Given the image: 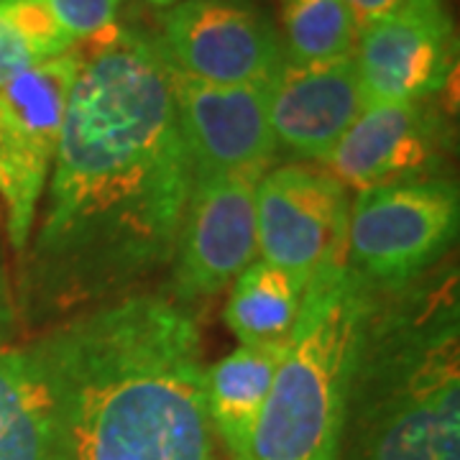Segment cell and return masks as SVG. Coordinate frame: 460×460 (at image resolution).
I'll list each match as a JSON object with an SVG mask.
<instances>
[{
  "label": "cell",
  "instance_id": "5",
  "mask_svg": "<svg viewBox=\"0 0 460 460\" xmlns=\"http://www.w3.org/2000/svg\"><path fill=\"white\" fill-rule=\"evenodd\" d=\"M80 65V51L69 49L0 87V205L18 259L31 243Z\"/></svg>",
  "mask_w": 460,
  "mask_h": 460
},
{
  "label": "cell",
  "instance_id": "9",
  "mask_svg": "<svg viewBox=\"0 0 460 460\" xmlns=\"http://www.w3.org/2000/svg\"><path fill=\"white\" fill-rule=\"evenodd\" d=\"M263 172L192 180L181 217L172 281L181 299L223 292L259 256L256 187Z\"/></svg>",
  "mask_w": 460,
  "mask_h": 460
},
{
  "label": "cell",
  "instance_id": "3",
  "mask_svg": "<svg viewBox=\"0 0 460 460\" xmlns=\"http://www.w3.org/2000/svg\"><path fill=\"white\" fill-rule=\"evenodd\" d=\"M368 299L348 266L314 281L256 425L248 460H341Z\"/></svg>",
  "mask_w": 460,
  "mask_h": 460
},
{
  "label": "cell",
  "instance_id": "2",
  "mask_svg": "<svg viewBox=\"0 0 460 460\" xmlns=\"http://www.w3.org/2000/svg\"><path fill=\"white\" fill-rule=\"evenodd\" d=\"M29 345L62 460H223L202 338L177 302L133 292L69 314Z\"/></svg>",
  "mask_w": 460,
  "mask_h": 460
},
{
  "label": "cell",
  "instance_id": "16",
  "mask_svg": "<svg viewBox=\"0 0 460 460\" xmlns=\"http://www.w3.org/2000/svg\"><path fill=\"white\" fill-rule=\"evenodd\" d=\"M307 287L274 263L256 259L230 284L226 325L241 345H271L292 338Z\"/></svg>",
  "mask_w": 460,
  "mask_h": 460
},
{
  "label": "cell",
  "instance_id": "13",
  "mask_svg": "<svg viewBox=\"0 0 460 460\" xmlns=\"http://www.w3.org/2000/svg\"><path fill=\"white\" fill-rule=\"evenodd\" d=\"M438 126L428 100L366 105L323 164L345 190L356 192L422 180L438 156Z\"/></svg>",
  "mask_w": 460,
  "mask_h": 460
},
{
  "label": "cell",
  "instance_id": "19",
  "mask_svg": "<svg viewBox=\"0 0 460 460\" xmlns=\"http://www.w3.org/2000/svg\"><path fill=\"white\" fill-rule=\"evenodd\" d=\"M62 26V31L77 44L113 26L123 0H44Z\"/></svg>",
  "mask_w": 460,
  "mask_h": 460
},
{
  "label": "cell",
  "instance_id": "12",
  "mask_svg": "<svg viewBox=\"0 0 460 460\" xmlns=\"http://www.w3.org/2000/svg\"><path fill=\"white\" fill-rule=\"evenodd\" d=\"M366 108L356 57L317 65L284 62L269 84V126L277 151L325 162Z\"/></svg>",
  "mask_w": 460,
  "mask_h": 460
},
{
  "label": "cell",
  "instance_id": "11",
  "mask_svg": "<svg viewBox=\"0 0 460 460\" xmlns=\"http://www.w3.org/2000/svg\"><path fill=\"white\" fill-rule=\"evenodd\" d=\"M169 80L192 180L271 166L277 144L269 126V87H217L172 69Z\"/></svg>",
  "mask_w": 460,
  "mask_h": 460
},
{
  "label": "cell",
  "instance_id": "10",
  "mask_svg": "<svg viewBox=\"0 0 460 460\" xmlns=\"http://www.w3.org/2000/svg\"><path fill=\"white\" fill-rule=\"evenodd\" d=\"M353 57L366 105L432 98L456 62V36L443 0H414L394 16L366 23Z\"/></svg>",
  "mask_w": 460,
  "mask_h": 460
},
{
  "label": "cell",
  "instance_id": "17",
  "mask_svg": "<svg viewBox=\"0 0 460 460\" xmlns=\"http://www.w3.org/2000/svg\"><path fill=\"white\" fill-rule=\"evenodd\" d=\"M284 62L317 65L356 51L358 23L345 0H281Z\"/></svg>",
  "mask_w": 460,
  "mask_h": 460
},
{
  "label": "cell",
  "instance_id": "7",
  "mask_svg": "<svg viewBox=\"0 0 460 460\" xmlns=\"http://www.w3.org/2000/svg\"><path fill=\"white\" fill-rule=\"evenodd\" d=\"M154 44L172 72L217 87H269L284 65L259 0H184L166 8Z\"/></svg>",
  "mask_w": 460,
  "mask_h": 460
},
{
  "label": "cell",
  "instance_id": "21",
  "mask_svg": "<svg viewBox=\"0 0 460 460\" xmlns=\"http://www.w3.org/2000/svg\"><path fill=\"white\" fill-rule=\"evenodd\" d=\"M411 3L414 0H345V5L350 8L358 29H363L366 23H374L378 18L394 16V13L404 11Z\"/></svg>",
  "mask_w": 460,
  "mask_h": 460
},
{
  "label": "cell",
  "instance_id": "23",
  "mask_svg": "<svg viewBox=\"0 0 460 460\" xmlns=\"http://www.w3.org/2000/svg\"><path fill=\"white\" fill-rule=\"evenodd\" d=\"M144 3L154 5V8H162V11H166V8H174V5H180V3H184V0H144Z\"/></svg>",
  "mask_w": 460,
  "mask_h": 460
},
{
  "label": "cell",
  "instance_id": "6",
  "mask_svg": "<svg viewBox=\"0 0 460 460\" xmlns=\"http://www.w3.org/2000/svg\"><path fill=\"white\" fill-rule=\"evenodd\" d=\"M458 187L447 180H410L356 195L348 217L345 266L358 281L404 284L453 246Z\"/></svg>",
  "mask_w": 460,
  "mask_h": 460
},
{
  "label": "cell",
  "instance_id": "1",
  "mask_svg": "<svg viewBox=\"0 0 460 460\" xmlns=\"http://www.w3.org/2000/svg\"><path fill=\"white\" fill-rule=\"evenodd\" d=\"M83 54L41 223L23 269L36 317L133 295L172 266L192 190L172 80L154 39L108 26Z\"/></svg>",
  "mask_w": 460,
  "mask_h": 460
},
{
  "label": "cell",
  "instance_id": "4",
  "mask_svg": "<svg viewBox=\"0 0 460 460\" xmlns=\"http://www.w3.org/2000/svg\"><path fill=\"white\" fill-rule=\"evenodd\" d=\"M374 350L371 368L358 363L374 376L358 460H460L456 314Z\"/></svg>",
  "mask_w": 460,
  "mask_h": 460
},
{
  "label": "cell",
  "instance_id": "22",
  "mask_svg": "<svg viewBox=\"0 0 460 460\" xmlns=\"http://www.w3.org/2000/svg\"><path fill=\"white\" fill-rule=\"evenodd\" d=\"M16 323V305H13V295L8 287V277H5V266H3V248H0V343L8 335V330Z\"/></svg>",
  "mask_w": 460,
  "mask_h": 460
},
{
  "label": "cell",
  "instance_id": "8",
  "mask_svg": "<svg viewBox=\"0 0 460 460\" xmlns=\"http://www.w3.org/2000/svg\"><path fill=\"white\" fill-rule=\"evenodd\" d=\"M350 199L328 169L281 164L266 169L256 187L259 256L307 289L345 266Z\"/></svg>",
  "mask_w": 460,
  "mask_h": 460
},
{
  "label": "cell",
  "instance_id": "15",
  "mask_svg": "<svg viewBox=\"0 0 460 460\" xmlns=\"http://www.w3.org/2000/svg\"><path fill=\"white\" fill-rule=\"evenodd\" d=\"M0 460H62L31 345L0 343Z\"/></svg>",
  "mask_w": 460,
  "mask_h": 460
},
{
  "label": "cell",
  "instance_id": "20",
  "mask_svg": "<svg viewBox=\"0 0 460 460\" xmlns=\"http://www.w3.org/2000/svg\"><path fill=\"white\" fill-rule=\"evenodd\" d=\"M39 65L36 54L3 18H0V87L11 83L29 66Z\"/></svg>",
  "mask_w": 460,
  "mask_h": 460
},
{
  "label": "cell",
  "instance_id": "18",
  "mask_svg": "<svg viewBox=\"0 0 460 460\" xmlns=\"http://www.w3.org/2000/svg\"><path fill=\"white\" fill-rule=\"evenodd\" d=\"M0 18L29 44L39 62L75 49V41L62 31L44 0H0Z\"/></svg>",
  "mask_w": 460,
  "mask_h": 460
},
{
  "label": "cell",
  "instance_id": "14",
  "mask_svg": "<svg viewBox=\"0 0 460 460\" xmlns=\"http://www.w3.org/2000/svg\"><path fill=\"white\" fill-rule=\"evenodd\" d=\"M287 345L289 341L238 345L205 371V404L215 438L223 443L228 460H248L253 432Z\"/></svg>",
  "mask_w": 460,
  "mask_h": 460
}]
</instances>
